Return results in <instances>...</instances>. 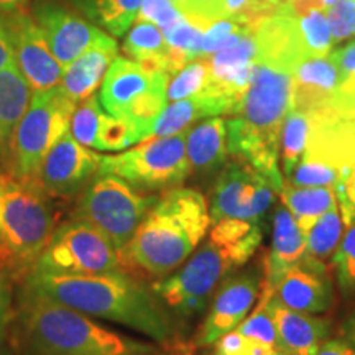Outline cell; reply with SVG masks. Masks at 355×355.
Masks as SVG:
<instances>
[{
	"mask_svg": "<svg viewBox=\"0 0 355 355\" xmlns=\"http://www.w3.org/2000/svg\"><path fill=\"white\" fill-rule=\"evenodd\" d=\"M261 283L257 270L225 277L212 295L206 318L193 339V347H211L219 337L237 329L260 298Z\"/></svg>",
	"mask_w": 355,
	"mask_h": 355,
	"instance_id": "cell-13",
	"label": "cell"
},
{
	"mask_svg": "<svg viewBox=\"0 0 355 355\" xmlns=\"http://www.w3.org/2000/svg\"><path fill=\"white\" fill-rule=\"evenodd\" d=\"M186 157L191 175L211 176L229 162L227 121L217 115L193 125L186 137Z\"/></svg>",
	"mask_w": 355,
	"mask_h": 355,
	"instance_id": "cell-25",
	"label": "cell"
},
{
	"mask_svg": "<svg viewBox=\"0 0 355 355\" xmlns=\"http://www.w3.org/2000/svg\"><path fill=\"white\" fill-rule=\"evenodd\" d=\"M309 119L304 112L291 109L286 115L279 137V158H282L283 178H286L298 165L308 144Z\"/></svg>",
	"mask_w": 355,
	"mask_h": 355,
	"instance_id": "cell-34",
	"label": "cell"
},
{
	"mask_svg": "<svg viewBox=\"0 0 355 355\" xmlns=\"http://www.w3.org/2000/svg\"><path fill=\"white\" fill-rule=\"evenodd\" d=\"M257 48V61L293 74L306 60H311L306 48L300 17L285 7L265 17L252 26Z\"/></svg>",
	"mask_w": 355,
	"mask_h": 355,
	"instance_id": "cell-17",
	"label": "cell"
},
{
	"mask_svg": "<svg viewBox=\"0 0 355 355\" xmlns=\"http://www.w3.org/2000/svg\"><path fill=\"white\" fill-rule=\"evenodd\" d=\"M237 266L241 263L227 248L207 237L180 270L157 279L152 290L175 316H196L206 309L222 279Z\"/></svg>",
	"mask_w": 355,
	"mask_h": 355,
	"instance_id": "cell-9",
	"label": "cell"
},
{
	"mask_svg": "<svg viewBox=\"0 0 355 355\" xmlns=\"http://www.w3.org/2000/svg\"><path fill=\"white\" fill-rule=\"evenodd\" d=\"M25 279V290L91 318L141 332L155 343L166 344L173 337L170 314L152 286L123 270L96 275L32 272Z\"/></svg>",
	"mask_w": 355,
	"mask_h": 355,
	"instance_id": "cell-1",
	"label": "cell"
},
{
	"mask_svg": "<svg viewBox=\"0 0 355 355\" xmlns=\"http://www.w3.org/2000/svg\"><path fill=\"white\" fill-rule=\"evenodd\" d=\"M340 336L352 347H355V308L344 318L343 326H340Z\"/></svg>",
	"mask_w": 355,
	"mask_h": 355,
	"instance_id": "cell-51",
	"label": "cell"
},
{
	"mask_svg": "<svg viewBox=\"0 0 355 355\" xmlns=\"http://www.w3.org/2000/svg\"><path fill=\"white\" fill-rule=\"evenodd\" d=\"M283 7L288 8L296 17H304L316 10H326L322 0H286Z\"/></svg>",
	"mask_w": 355,
	"mask_h": 355,
	"instance_id": "cell-50",
	"label": "cell"
},
{
	"mask_svg": "<svg viewBox=\"0 0 355 355\" xmlns=\"http://www.w3.org/2000/svg\"><path fill=\"white\" fill-rule=\"evenodd\" d=\"M26 3H28V0H0V12L7 13V15L24 12Z\"/></svg>",
	"mask_w": 355,
	"mask_h": 355,
	"instance_id": "cell-52",
	"label": "cell"
},
{
	"mask_svg": "<svg viewBox=\"0 0 355 355\" xmlns=\"http://www.w3.org/2000/svg\"><path fill=\"white\" fill-rule=\"evenodd\" d=\"M173 2H175V0H173Z\"/></svg>",
	"mask_w": 355,
	"mask_h": 355,
	"instance_id": "cell-58",
	"label": "cell"
},
{
	"mask_svg": "<svg viewBox=\"0 0 355 355\" xmlns=\"http://www.w3.org/2000/svg\"><path fill=\"white\" fill-rule=\"evenodd\" d=\"M56 217L38 184L0 171V268L26 278L55 232Z\"/></svg>",
	"mask_w": 355,
	"mask_h": 355,
	"instance_id": "cell-5",
	"label": "cell"
},
{
	"mask_svg": "<svg viewBox=\"0 0 355 355\" xmlns=\"http://www.w3.org/2000/svg\"><path fill=\"white\" fill-rule=\"evenodd\" d=\"M140 128L132 119L117 117V115L105 114L102 117L99 133H97L96 150L105 152H122L130 148L132 145L140 144Z\"/></svg>",
	"mask_w": 355,
	"mask_h": 355,
	"instance_id": "cell-35",
	"label": "cell"
},
{
	"mask_svg": "<svg viewBox=\"0 0 355 355\" xmlns=\"http://www.w3.org/2000/svg\"><path fill=\"white\" fill-rule=\"evenodd\" d=\"M162 73L165 71L150 73L130 58L117 56L109 66L101 84L99 101L102 107L110 115L123 117L128 105L145 91H148Z\"/></svg>",
	"mask_w": 355,
	"mask_h": 355,
	"instance_id": "cell-21",
	"label": "cell"
},
{
	"mask_svg": "<svg viewBox=\"0 0 355 355\" xmlns=\"http://www.w3.org/2000/svg\"><path fill=\"white\" fill-rule=\"evenodd\" d=\"M217 115H229L227 105L217 97L201 92L198 96L171 102L170 105H166L150 128V137L175 135V133L188 130L189 127H193V122L199 119L217 117Z\"/></svg>",
	"mask_w": 355,
	"mask_h": 355,
	"instance_id": "cell-28",
	"label": "cell"
},
{
	"mask_svg": "<svg viewBox=\"0 0 355 355\" xmlns=\"http://www.w3.org/2000/svg\"><path fill=\"white\" fill-rule=\"evenodd\" d=\"M277 327V350L288 355H316L319 345L331 336V321L316 314L293 311L268 301Z\"/></svg>",
	"mask_w": 355,
	"mask_h": 355,
	"instance_id": "cell-20",
	"label": "cell"
},
{
	"mask_svg": "<svg viewBox=\"0 0 355 355\" xmlns=\"http://www.w3.org/2000/svg\"><path fill=\"white\" fill-rule=\"evenodd\" d=\"M339 291L344 298L355 300V222L349 225L332 260Z\"/></svg>",
	"mask_w": 355,
	"mask_h": 355,
	"instance_id": "cell-40",
	"label": "cell"
},
{
	"mask_svg": "<svg viewBox=\"0 0 355 355\" xmlns=\"http://www.w3.org/2000/svg\"><path fill=\"white\" fill-rule=\"evenodd\" d=\"M209 239L227 248L242 266L254 257L257 248L260 247V222L243 219H220L211 224Z\"/></svg>",
	"mask_w": 355,
	"mask_h": 355,
	"instance_id": "cell-33",
	"label": "cell"
},
{
	"mask_svg": "<svg viewBox=\"0 0 355 355\" xmlns=\"http://www.w3.org/2000/svg\"><path fill=\"white\" fill-rule=\"evenodd\" d=\"M101 155L68 132L44 157L37 183L48 198H73L99 173Z\"/></svg>",
	"mask_w": 355,
	"mask_h": 355,
	"instance_id": "cell-14",
	"label": "cell"
},
{
	"mask_svg": "<svg viewBox=\"0 0 355 355\" xmlns=\"http://www.w3.org/2000/svg\"><path fill=\"white\" fill-rule=\"evenodd\" d=\"M76 105L60 84L32 92L28 109L12 137L7 166L13 176L38 184L43 159L69 132Z\"/></svg>",
	"mask_w": 355,
	"mask_h": 355,
	"instance_id": "cell-6",
	"label": "cell"
},
{
	"mask_svg": "<svg viewBox=\"0 0 355 355\" xmlns=\"http://www.w3.org/2000/svg\"><path fill=\"white\" fill-rule=\"evenodd\" d=\"M332 42L340 43L355 37V0H337L326 10Z\"/></svg>",
	"mask_w": 355,
	"mask_h": 355,
	"instance_id": "cell-44",
	"label": "cell"
},
{
	"mask_svg": "<svg viewBox=\"0 0 355 355\" xmlns=\"http://www.w3.org/2000/svg\"><path fill=\"white\" fill-rule=\"evenodd\" d=\"M250 28L252 25H245L234 20H219L216 24H211L207 28H204L201 42V58L211 56L217 51L232 46Z\"/></svg>",
	"mask_w": 355,
	"mask_h": 355,
	"instance_id": "cell-42",
	"label": "cell"
},
{
	"mask_svg": "<svg viewBox=\"0 0 355 355\" xmlns=\"http://www.w3.org/2000/svg\"><path fill=\"white\" fill-rule=\"evenodd\" d=\"M20 322L30 355H144L148 344L110 331L87 314L24 288Z\"/></svg>",
	"mask_w": 355,
	"mask_h": 355,
	"instance_id": "cell-4",
	"label": "cell"
},
{
	"mask_svg": "<svg viewBox=\"0 0 355 355\" xmlns=\"http://www.w3.org/2000/svg\"><path fill=\"white\" fill-rule=\"evenodd\" d=\"M119 44L112 35H104L99 42L76 58L63 71L60 86L74 102L91 97L104 81L109 66L117 58Z\"/></svg>",
	"mask_w": 355,
	"mask_h": 355,
	"instance_id": "cell-23",
	"label": "cell"
},
{
	"mask_svg": "<svg viewBox=\"0 0 355 355\" xmlns=\"http://www.w3.org/2000/svg\"><path fill=\"white\" fill-rule=\"evenodd\" d=\"M270 300H272V291L261 288L259 304L254 306L250 316L239 324L237 331L255 343L277 349V327H275L272 313L268 309Z\"/></svg>",
	"mask_w": 355,
	"mask_h": 355,
	"instance_id": "cell-39",
	"label": "cell"
},
{
	"mask_svg": "<svg viewBox=\"0 0 355 355\" xmlns=\"http://www.w3.org/2000/svg\"><path fill=\"white\" fill-rule=\"evenodd\" d=\"M277 189L243 159L232 158L219 171L211 191V220L260 222L272 207Z\"/></svg>",
	"mask_w": 355,
	"mask_h": 355,
	"instance_id": "cell-11",
	"label": "cell"
},
{
	"mask_svg": "<svg viewBox=\"0 0 355 355\" xmlns=\"http://www.w3.org/2000/svg\"><path fill=\"white\" fill-rule=\"evenodd\" d=\"M35 19L46 35L53 55L63 68L107 35L99 26L89 24L55 2L38 3L35 7Z\"/></svg>",
	"mask_w": 355,
	"mask_h": 355,
	"instance_id": "cell-18",
	"label": "cell"
},
{
	"mask_svg": "<svg viewBox=\"0 0 355 355\" xmlns=\"http://www.w3.org/2000/svg\"><path fill=\"white\" fill-rule=\"evenodd\" d=\"M30 99L32 89L17 64L0 71V163H8L12 137Z\"/></svg>",
	"mask_w": 355,
	"mask_h": 355,
	"instance_id": "cell-27",
	"label": "cell"
},
{
	"mask_svg": "<svg viewBox=\"0 0 355 355\" xmlns=\"http://www.w3.org/2000/svg\"><path fill=\"white\" fill-rule=\"evenodd\" d=\"M3 21L10 33L17 68L32 92L58 86L64 68L53 55L42 26L24 12L10 13Z\"/></svg>",
	"mask_w": 355,
	"mask_h": 355,
	"instance_id": "cell-15",
	"label": "cell"
},
{
	"mask_svg": "<svg viewBox=\"0 0 355 355\" xmlns=\"http://www.w3.org/2000/svg\"><path fill=\"white\" fill-rule=\"evenodd\" d=\"M211 224L202 193L180 186L163 191L122 250L123 270L155 279L168 277L194 254Z\"/></svg>",
	"mask_w": 355,
	"mask_h": 355,
	"instance_id": "cell-2",
	"label": "cell"
},
{
	"mask_svg": "<svg viewBox=\"0 0 355 355\" xmlns=\"http://www.w3.org/2000/svg\"><path fill=\"white\" fill-rule=\"evenodd\" d=\"M306 252V235L301 232L295 217L285 206L277 207L273 214L272 245L263 259V283L261 286L272 290L275 283L291 266L303 260Z\"/></svg>",
	"mask_w": 355,
	"mask_h": 355,
	"instance_id": "cell-24",
	"label": "cell"
},
{
	"mask_svg": "<svg viewBox=\"0 0 355 355\" xmlns=\"http://www.w3.org/2000/svg\"><path fill=\"white\" fill-rule=\"evenodd\" d=\"M181 19H184V15L173 0H141L137 15V20L155 24L162 28V32L178 24Z\"/></svg>",
	"mask_w": 355,
	"mask_h": 355,
	"instance_id": "cell-45",
	"label": "cell"
},
{
	"mask_svg": "<svg viewBox=\"0 0 355 355\" xmlns=\"http://www.w3.org/2000/svg\"><path fill=\"white\" fill-rule=\"evenodd\" d=\"M96 26L112 37H122L135 24L141 0H73Z\"/></svg>",
	"mask_w": 355,
	"mask_h": 355,
	"instance_id": "cell-32",
	"label": "cell"
},
{
	"mask_svg": "<svg viewBox=\"0 0 355 355\" xmlns=\"http://www.w3.org/2000/svg\"><path fill=\"white\" fill-rule=\"evenodd\" d=\"M278 194L282 204L291 212L304 235H308L319 217L337 202L334 188H301L283 184Z\"/></svg>",
	"mask_w": 355,
	"mask_h": 355,
	"instance_id": "cell-31",
	"label": "cell"
},
{
	"mask_svg": "<svg viewBox=\"0 0 355 355\" xmlns=\"http://www.w3.org/2000/svg\"><path fill=\"white\" fill-rule=\"evenodd\" d=\"M344 173L316 158L301 157L298 165L285 178V184L301 188H336Z\"/></svg>",
	"mask_w": 355,
	"mask_h": 355,
	"instance_id": "cell-36",
	"label": "cell"
},
{
	"mask_svg": "<svg viewBox=\"0 0 355 355\" xmlns=\"http://www.w3.org/2000/svg\"><path fill=\"white\" fill-rule=\"evenodd\" d=\"M316 355H355V347L344 339H326L319 345Z\"/></svg>",
	"mask_w": 355,
	"mask_h": 355,
	"instance_id": "cell-49",
	"label": "cell"
},
{
	"mask_svg": "<svg viewBox=\"0 0 355 355\" xmlns=\"http://www.w3.org/2000/svg\"><path fill=\"white\" fill-rule=\"evenodd\" d=\"M293 109V74L257 61L254 78L241 104L227 121V146L232 158L243 159L279 189V137Z\"/></svg>",
	"mask_w": 355,
	"mask_h": 355,
	"instance_id": "cell-3",
	"label": "cell"
},
{
	"mask_svg": "<svg viewBox=\"0 0 355 355\" xmlns=\"http://www.w3.org/2000/svg\"><path fill=\"white\" fill-rule=\"evenodd\" d=\"M273 355H288V354H283V352H279V350H277Z\"/></svg>",
	"mask_w": 355,
	"mask_h": 355,
	"instance_id": "cell-56",
	"label": "cell"
},
{
	"mask_svg": "<svg viewBox=\"0 0 355 355\" xmlns=\"http://www.w3.org/2000/svg\"><path fill=\"white\" fill-rule=\"evenodd\" d=\"M144 355H152V352H150V354H144Z\"/></svg>",
	"mask_w": 355,
	"mask_h": 355,
	"instance_id": "cell-57",
	"label": "cell"
},
{
	"mask_svg": "<svg viewBox=\"0 0 355 355\" xmlns=\"http://www.w3.org/2000/svg\"><path fill=\"white\" fill-rule=\"evenodd\" d=\"M188 130L168 137H150L119 155H101L99 173L122 178L146 193L181 186L191 175L186 157Z\"/></svg>",
	"mask_w": 355,
	"mask_h": 355,
	"instance_id": "cell-8",
	"label": "cell"
},
{
	"mask_svg": "<svg viewBox=\"0 0 355 355\" xmlns=\"http://www.w3.org/2000/svg\"><path fill=\"white\" fill-rule=\"evenodd\" d=\"M176 7L191 24L207 28L219 20L255 25L273 12L261 0H175Z\"/></svg>",
	"mask_w": 355,
	"mask_h": 355,
	"instance_id": "cell-26",
	"label": "cell"
},
{
	"mask_svg": "<svg viewBox=\"0 0 355 355\" xmlns=\"http://www.w3.org/2000/svg\"><path fill=\"white\" fill-rule=\"evenodd\" d=\"M270 291L275 303L306 314L326 313L334 303L329 273L311 268L303 261L291 266Z\"/></svg>",
	"mask_w": 355,
	"mask_h": 355,
	"instance_id": "cell-19",
	"label": "cell"
},
{
	"mask_svg": "<svg viewBox=\"0 0 355 355\" xmlns=\"http://www.w3.org/2000/svg\"><path fill=\"white\" fill-rule=\"evenodd\" d=\"M207 81H209L207 58H198V60L186 64L181 71H178L170 79L166 89L168 101L176 102L201 94L207 86Z\"/></svg>",
	"mask_w": 355,
	"mask_h": 355,
	"instance_id": "cell-38",
	"label": "cell"
},
{
	"mask_svg": "<svg viewBox=\"0 0 355 355\" xmlns=\"http://www.w3.org/2000/svg\"><path fill=\"white\" fill-rule=\"evenodd\" d=\"M104 107H102L99 97L92 94L87 99L79 102L74 109L73 117H71L69 133L78 140L79 144L87 146V148H96L97 133L104 117Z\"/></svg>",
	"mask_w": 355,
	"mask_h": 355,
	"instance_id": "cell-37",
	"label": "cell"
},
{
	"mask_svg": "<svg viewBox=\"0 0 355 355\" xmlns=\"http://www.w3.org/2000/svg\"><path fill=\"white\" fill-rule=\"evenodd\" d=\"M12 321V288L10 277L0 268V343L6 339L8 324Z\"/></svg>",
	"mask_w": 355,
	"mask_h": 355,
	"instance_id": "cell-47",
	"label": "cell"
},
{
	"mask_svg": "<svg viewBox=\"0 0 355 355\" xmlns=\"http://www.w3.org/2000/svg\"><path fill=\"white\" fill-rule=\"evenodd\" d=\"M206 58L209 63V81L204 92L220 99L229 107V115H234L255 73L254 32L250 28L232 46Z\"/></svg>",
	"mask_w": 355,
	"mask_h": 355,
	"instance_id": "cell-16",
	"label": "cell"
},
{
	"mask_svg": "<svg viewBox=\"0 0 355 355\" xmlns=\"http://www.w3.org/2000/svg\"><path fill=\"white\" fill-rule=\"evenodd\" d=\"M343 230L344 220L339 204L336 202L329 211L319 217L306 235V252L301 261L319 272L329 273L331 268H334L332 260L343 241Z\"/></svg>",
	"mask_w": 355,
	"mask_h": 355,
	"instance_id": "cell-29",
	"label": "cell"
},
{
	"mask_svg": "<svg viewBox=\"0 0 355 355\" xmlns=\"http://www.w3.org/2000/svg\"><path fill=\"white\" fill-rule=\"evenodd\" d=\"M157 199L122 178L97 173L81 191L74 219L94 225L122 254Z\"/></svg>",
	"mask_w": 355,
	"mask_h": 355,
	"instance_id": "cell-7",
	"label": "cell"
},
{
	"mask_svg": "<svg viewBox=\"0 0 355 355\" xmlns=\"http://www.w3.org/2000/svg\"><path fill=\"white\" fill-rule=\"evenodd\" d=\"M336 2H337V0H322V3H324V7H326V10H327V8H329V7L334 6Z\"/></svg>",
	"mask_w": 355,
	"mask_h": 355,
	"instance_id": "cell-55",
	"label": "cell"
},
{
	"mask_svg": "<svg viewBox=\"0 0 355 355\" xmlns=\"http://www.w3.org/2000/svg\"><path fill=\"white\" fill-rule=\"evenodd\" d=\"M339 68L340 81L337 87V94L355 99V42L345 44L340 50L331 53Z\"/></svg>",
	"mask_w": 355,
	"mask_h": 355,
	"instance_id": "cell-46",
	"label": "cell"
},
{
	"mask_svg": "<svg viewBox=\"0 0 355 355\" xmlns=\"http://www.w3.org/2000/svg\"><path fill=\"white\" fill-rule=\"evenodd\" d=\"M300 24L309 56L321 58L331 55L334 42H332L326 10H316L304 17H300Z\"/></svg>",
	"mask_w": 355,
	"mask_h": 355,
	"instance_id": "cell-41",
	"label": "cell"
},
{
	"mask_svg": "<svg viewBox=\"0 0 355 355\" xmlns=\"http://www.w3.org/2000/svg\"><path fill=\"white\" fill-rule=\"evenodd\" d=\"M340 74L331 55L311 58L293 71V109L313 114L334 97Z\"/></svg>",
	"mask_w": 355,
	"mask_h": 355,
	"instance_id": "cell-22",
	"label": "cell"
},
{
	"mask_svg": "<svg viewBox=\"0 0 355 355\" xmlns=\"http://www.w3.org/2000/svg\"><path fill=\"white\" fill-rule=\"evenodd\" d=\"M0 355H21L19 350L10 347V345L0 343Z\"/></svg>",
	"mask_w": 355,
	"mask_h": 355,
	"instance_id": "cell-54",
	"label": "cell"
},
{
	"mask_svg": "<svg viewBox=\"0 0 355 355\" xmlns=\"http://www.w3.org/2000/svg\"><path fill=\"white\" fill-rule=\"evenodd\" d=\"M117 270H123L122 255L112 242L94 225L71 219L55 229L32 272L96 275Z\"/></svg>",
	"mask_w": 355,
	"mask_h": 355,
	"instance_id": "cell-10",
	"label": "cell"
},
{
	"mask_svg": "<svg viewBox=\"0 0 355 355\" xmlns=\"http://www.w3.org/2000/svg\"><path fill=\"white\" fill-rule=\"evenodd\" d=\"M123 53L150 73H168V46L162 28L137 20L123 40ZM170 74V73H168Z\"/></svg>",
	"mask_w": 355,
	"mask_h": 355,
	"instance_id": "cell-30",
	"label": "cell"
},
{
	"mask_svg": "<svg viewBox=\"0 0 355 355\" xmlns=\"http://www.w3.org/2000/svg\"><path fill=\"white\" fill-rule=\"evenodd\" d=\"M15 66V53H13L10 33L3 19H0V71Z\"/></svg>",
	"mask_w": 355,
	"mask_h": 355,
	"instance_id": "cell-48",
	"label": "cell"
},
{
	"mask_svg": "<svg viewBox=\"0 0 355 355\" xmlns=\"http://www.w3.org/2000/svg\"><path fill=\"white\" fill-rule=\"evenodd\" d=\"M211 347L209 355H273L277 352V349L255 343L237 329L219 337Z\"/></svg>",
	"mask_w": 355,
	"mask_h": 355,
	"instance_id": "cell-43",
	"label": "cell"
},
{
	"mask_svg": "<svg viewBox=\"0 0 355 355\" xmlns=\"http://www.w3.org/2000/svg\"><path fill=\"white\" fill-rule=\"evenodd\" d=\"M306 115L309 132L304 157L327 163L344 175L355 168V99L336 92L324 107Z\"/></svg>",
	"mask_w": 355,
	"mask_h": 355,
	"instance_id": "cell-12",
	"label": "cell"
},
{
	"mask_svg": "<svg viewBox=\"0 0 355 355\" xmlns=\"http://www.w3.org/2000/svg\"><path fill=\"white\" fill-rule=\"evenodd\" d=\"M261 2H263L265 6L268 7L270 10H272V12L275 13V12L278 10L279 7H282V6H285V2H286V0H261Z\"/></svg>",
	"mask_w": 355,
	"mask_h": 355,
	"instance_id": "cell-53",
	"label": "cell"
}]
</instances>
